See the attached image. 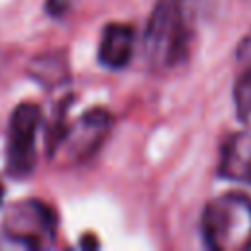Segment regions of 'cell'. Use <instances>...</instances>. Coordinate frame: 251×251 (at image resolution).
<instances>
[{"label":"cell","instance_id":"6da1fadb","mask_svg":"<svg viewBox=\"0 0 251 251\" xmlns=\"http://www.w3.org/2000/svg\"><path fill=\"white\" fill-rule=\"evenodd\" d=\"M190 41L188 0H157L143 33L147 63L157 71H171L186 61Z\"/></svg>","mask_w":251,"mask_h":251},{"label":"cell","instance_id":"7a4b0ae2","mask_svg":"<svg viewBox=\"0 0 251 251\" xmlns=\"http://www.w3.org/2000/svg\"><path fill=\"white\" fill-rule=\"evenodd\" d=\"M200 233L214 251L251 249V198L239 190L212 198L202 212Z\"/></svg>","mask_w":251,"mask_h":251},{"label":"cell","instance_id":"3957f363","mask_svg":"<svg viewBox=\"0 0 251 251\" xmlns=\"http://www.w3.org/2000/svg\"><path fill=\"white\" fill-rule=\"evenodd\" d=\"M41 122V108L33 102H22L12 110L6 133V173L12 178L22 180L33 173Z\"/></svg>","mask_w":251,"mask_h":251},{"label":"cell","instance_id":"277c9868","mask_svg":"<svg viewBox=\"0 0 251 251\" xmlns=\"http://www.w3.org/2000/svg\"><path fill=\"white\" fill-rule=\"evenodd\" d=\"M2 229L14 243L41 249L55 239L57 216L53 208L41 200H22L6 210Z\"/></svg>","mask_w":251,"mask_h":251},{"label":"cell","instance_id":"5b68a950","mask_svg":"<svg viewBox=\"0 0 251 251\" xmlns=\"http://www.w3.org/2000/svg\"><path fill=\"white\" fill-rule=\"evenodd\" d=\"M112 129V116L104 108H88L75 122H67L51 159L63 153L69 163H84L98 153Z\"/></svg>","mask_w":251,"mask_h":251},{"label":"cell","instance_id":"8992f818","mask_svg":"<svg viewBox=\"0 0 251 251\" xmlns=\"http://www.w3.org/2000/svg\"><path fill=\"white\" fill-rule=\"evenodd\" d=\"M218 176L235 184L251 186V133L233 131L226 137L218 163Z\"/></svg>","mask_w":251,"mask_h":251},{"label":"cell","instance_id":"52a82bcc","mask_svg":"<svg viewBox=\"0 0 251 251\" xmlns=\"http://www.w3.org/2000/svg\"><path fill=\"white\" fill-rule=\"evenodd\" d=\"M135 51V27L124 22L106 24L98 43V63L104 69L120 71L129 65Z\"/></svg>","mask_w":251,"mask_h":251},{"label":"cell","instance_id":"ba28073f","mask_svg":"<svg viewBox=\"0 0 251 251\" xmlns=\"http://www.w3.org/2000/svg\"><path fill=\"white\" fill-rule=\"evenodd\" d=\"M27 75L43 88H57L69 80V61L63 49L45 51L27 65Z\"/></svg>","mask_w":251,"mask_h":251},{"label":"cell","instance_id":"9c48e42d","mask_svg":"<svg viewBox=\"0 0 251 251\" xmlns=\"http://www.w3.org/2000/svg\"><path fill=\"white\" fill-rule=\"evenodd\" d=\"M233 104L237 118L245 124H251V65L237 76L233 84Z\"/></svg>","mask_w":251,"mask_h":251},{"label":"cell","instance_id":"30bf717a","mask_svg":"<svg viewBox=\"0 0 251 251\" xmlns=\"http://www.w3.org/2000/svg\"><path fill=\"white\" fill-rule=\"evenodd\" d=\"M73 6V0H45V12L51 18H63Z\"/></svg>","mask_w":251,"mask_h":251},{"label":"cell","instance_id":"8fae6325","mask_svg":"<svg viewBox=\"0 0 251 251\" xmlns=\"http://www.w3.org/2000/svg\"><path fill=\"white\" fill-rule=\"evenodd\" d=\"M237 57H239V59H245V61L251 59V33L239 43V47H237Z\"/></svg>","mask_w":251,"mask_h":251},{"label":"cell","instance_id":"7c38bea8","mask_svg":"<svg viewBox=\"0 0 251 251\" xmlns=\"http://www.w3.org/2000/svg\"><path fill=\"white\" fill-rule=\"evenodd\" d=\"M90 237H92V235L88 233V235L80 241V245H82V247H98V241H96V239H90Z\"/></svg>","mask_w":251,"mask_h":251},{"label":"cell","instance_id":"4fadbf2b","mask_svg":"<svg viewBox=\"0 0 251 251\" xmlns=\"http://www.w3.org/2000/svg\"><path fill=\"white\" fill-rule=\"evenodd\" d=\"M2 194H4V192H2V186H0V204H2Z\"/></svg>","mask_w":251,"mask_h":251}]
</instances>
